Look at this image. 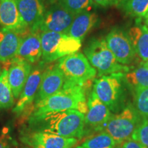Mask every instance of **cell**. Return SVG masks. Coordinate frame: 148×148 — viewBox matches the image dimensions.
Wrapping results in <instances>:
<instances>
[{
    "mask_svg": "<svg viewBox=\"0 0 148 148\" xmlns=\"http://www.w3.org/2000/svg\"><path fill=\"white\" fill-rule=\"evenodd\" d=\"M85 114L77 110L31 115L28 123L31 131L45 132L66 138H79L84 134Z\"/></svg>",
    "mask_w": 148,
    "mask_h": 148,
    "instance_id": "cell-1",
    "label": "cell"
},
{
    "mask_svg": "<svg viewBox=\"0 0 148 148\" xmlns=\"http://www.w3.org/2000/svg\"><path fill=\"white\" fill-rule=\"evenodd\" d=\"M91 84L81 85L64 81L60 91L35 103L31 115H40L66 110H77L86 114L87 111L86 91Z\"/></svg>",
    "mask_w": 148,
    "mask_h": 148,
    "instance_id": "cell-2",
    "label": "cell"
},
{
    "mask_svg": "<svg viewBox=\"0 0 148 148\" xmlns=\"http://www.w3.org/2000/svg\"><path fill=\"white\" fill-rule=\"evenodd\" d=\"M90 64L97 72L98 76L129 71L127 66L120 64L107 47L104 38H92L84 49Z\"/></svg>",
    "mask_w": 148,
    "mask_h": 148,
    "instance_id": "cell-3",
    "label": "cell"
},
{
    "mask_svg": "<svg viewBox=\"0 0 148 148\" xmlns=\"http://www.w3.org/2000/svg\"><path fill=\"white\" fill-rule=\"evenodd\" d=\"M124 74L112 73L95 79L93 91L111 112L117 113L124 107L125 99L122 82Z\"/></svg>",
    "mask_w": 148,
    "mask_h": 148,
    "instance_id": "cell-4",
    "label": "cell"
},
{
    "mask_svg": "<svg viewBox=\"0 0 148 148\" xmlns=\"http://www.w3.org/2000/svg\"><path fill=\"white\" fill-rule=\"evenodd\" d=\"M40 40L43 63H49L77 52L81 47L80 40L62 33L40 32Z\"/></svg>",
    "mask_w": 148,
    "mask_h": 148,
    "instance_id": "cell-5",
    "label": "cell"
},
{
    "mask_svg": "<svg viewBox=\"0 0 148 148\" xmlns=\"http://www.w3.org/2000/svg\"><path fill=\"white\" fill-rule=\"evenodd\" d=\"M142 119L134 106L127 105L111 116L103 131L113 138L116 145H120L131 138Z\"/></svg>",
    "mask_w": 148,
    "mask_h": 148,
    "instance_id": "cell-6",
    "label": "cell"
},
{
    "mask_svg": "<svg viewBox=\"0 0 148 148\" xmlns=\"http://www.w3.org/2000/svg\"><path fill=\"white\" fill-rule=\"evenodd\" d=\"M57 65L63 73L65 81L85 85L91 84L97 71L90 64L86 56L75 52L59 59Z\"/></svg>",
    "mask_w": 148,
    "mask_h": 148,
    "instance_id": "cell-7",
    "label": "cell"
},
{
    "mask_svg": "<svg viewBox=\"0 0 148 148\" xmlns=\"http://www.w3.org/2000/svg\"><path fill=\"white\" fill-rule=\"evenodd\" d=\"M75 15L55 3L45 11L42 19L33 32H52L67 34Z\"/></svg>",
    "mask_w": 148,
    "mask_h": 148,
    "instance_id": "cell-8",
    "label": "cell"
},
{
    "mask_svg": "<svg viewBox=\"0 0 148 148\" xmlns=\"http://www.w3.org/2000/svg\"><path fill=\"white\" fill-rule=\"evenodd\" d=\"M87 106L84 119V134H87L88 132H102L112 115V112L93 90L88 95Z\"/></svg>",
    "mask_w": 148,
    "mask_h": 148,
    "instance_id": "cell-9",
    "label": "cell"
},
{
    "mask_svg": "<svg viewBox=\"0 0 148 148\" xmlns=\"http://www.w3.org/2000/svg\"><path fill=\"white\" fill-rule=\"evenodd\" d=\"M107 47L120 64L132 63L136 54L128 36L121 29L114 27L105 38Z\"/></svg>",
    "mask_w": 148,
    "mask_h": 148,
    "instance_id": "cell-10",
    "label": "cell"
},
{
    "mask_svg": "<svg viewBox=\"0 0 148 148\" xmlns=\"http://www.w3.org/2000/svg\"><path fill=\"white\" fill-rule=\"evenodd\" d=\"M21 139L32 148H72L78 141L75 138H66L52 133L31 130L24 133Z\"/></svg>",
    "mask_w": 148,
    "mask_h": 148,
    "instance_id": "cell-11",
    "label": "cell"
},
{
    "mask_svg": "<svg viewBox=\"0 0 148 148\" xmlns=\"http://www.w3.org/2000/svg\"><path fill=\"white\" fill-rule=\"evenodd\" d=\"M64 81V74L57 64L47 68L42 74L41 83L34 99V104L60 91L63 87Z\"/></svg>",
    "mask_w": 148,
    "mask_h": 148,
    "instance_id": "cell-12",
    "label": "cell"
},
{
    "mask_svg": "<svg viewBox=\"0 0 148 148\" xmlns=\"http://www.w3.org/2000/svg\"><path fill=\"white\" fill-rule=\"evenodd\" d=\"M43 71L41 66H36L29 74L27 82L19 95L17 102L12 111L16 114L23 112L27 108H29L36 98L37 92L41 83Z\"/></svg>",
    "mask_w": 148,
    "mask_h": 148,
    "instance_id": "cell-13",
    "label": "cell"
},
{
    "mask_svg": "<svg viewBox=\"0 0 148 148\" xmlns=\"http://www.w3.org/2000/svg\"><path fill=\"white\" fill-rule=\"evenodd\" d=\"M8 71L9 84L14 97L17 99L32 71V66L27 61L14 57L11 60L10 66Z\"/></svg>",
    "mask_w": 148,
    "mask_h": 148,
    "instance_id": "cell-14",
    "label": "cell"
},
{
    "mask_svg": "<svg viewBox=\"0 0 148 148\" xmlns=\"http://www.w3.org/2000/svg\"><path fill=\"white\" fill-rule=\"evenodd\" d=\"M0 25L8 30L27 31L18 12L16 0H0Z\"/></svg>",
    "mask_w": 148,
    "mask_h": 148,
    "instance_id": "cell-15",
    "label": "cell"
},
{
    "mask_svg": "<svg viewBox=\"0 0 148 148\" xmlns=\"http://www.w3.org/2000/svg\"><path fill=\"white\" fill-rule=\"evenodd\" d=\"M16 3L23 22L33 32L45 12L43 3L41 0H16Z\"/></svg>",
    "mask_w": 148,
    "mask_h": 148,
    "instance_id": "cell-16",
    "label": "cell"
},
{
    "mask_svg": "<svg viewBox=\"0 0 148 148\" xmlns=\"http://www.w3.org/2000/svg\"><path fill=\"white\" fill-rule=\"evenodd\" d=\"M25 32L0 29V62L10 64L16 56L20 43Z\"/></svg>",
    "mask_w": 148,
    "mask_h": 148,
    "instance_id": "cell-17",
    "label": "cell"
},
{
    "mask_svg": "<svg viewBox=\"0 0 148 148\" xmlns=\"http://www.w3.org/2000/svg\"><path fill=\"white\" fill-rule=\"evenodd\" d=\"M42 47L40 33L30 32L22 38L16 58L25 60L29 63H35L41 58Z\"/></svg>",
    "mask_w": 148,
    "mask_h": 148,
    "instance_id": "cell-18",
    "label": "cell"
},
{
    "mask_svg": "<svg viewBox=\"0 0 148 148\" xmlns=\"http://www.w3.org/2000/svg\"><path fill=\"white\" fill-rule=\"evenodd\" d=\"M97 22L98 16L95 13L90 11L80 12L75 15L66 34L82 40Z\"/></svg>",
    "mask_w": 148,
    "mask_h": 148,
    "instance_id": "cell-19",
    "label": "cell"
},
{
    "mask_svg": "<svg viewBox=\"0 0 148 148\" xmlns=\"http://www.w3.org/2000/svg\"><path fill=\"white\" fill-rule=\"evenodd\" d=\"M135 52L142 60L148 61V25L138 24L131 27L127 32Z\"/></svg>",
    "mask_w": 148,
    "mask_h": 148,
    "instance_id": "cell-20",
    "label": "cell"
},
{
    "mask_svg": "<svg viewBox=\"0 0 148 148\" xmlns=\"http://www.w3.org/2000/svg\"><path fill=\"white\" fill-rule=\"evenodd\" d=\"M127 15L144 18L148 12V0H120L118 3Z\"/></svg>",
    "mask_w": 148,
    "mask_h": 148,
    "instance_id": "cell-21",
    "label": "cell"
},
{
    "mask_svg": "<svg viewBox=\"0 0 148 148\" xmlns=\"http://www.w3.org/2000/svg\"><path fill=\"white\" fill-rule=\"evenodd\" d=\"M115 141L104 131L86 138L75 148H115Z\"/></svg>",
    "mask_w": 148,
    "mask_h": 148,
    "instance_id": "cell-22",
    "label": "cell"
},
{
    "mask_svg": "<svg viewBox=\"0 0 148 148\" xmlns=\"http://www.w3.org/2000/svg\"><path fill=\"white\" fill-rule=\"evenodd\" d=\"M8 71L3 69L0 75V110L10 108L14 105V97L8 82Z\"/></svg>",
    "mask_w": 148,
    "mask_h": 148,
    "instance_id": "cell-23",
    "label": "cell"
},
{
    "mask_svg": "<svg viewBox=\"0 0 148 148\" xmlns=\"http://www.w3.org/2000/svg\"><path fill=\"white\" fill-rule=\"evenodd\" d=\"M125 82L135 89L139 87H148V69L143 65L138 66L123 75Z\"/></svg>",
    "mask_w": 148,
    "mask_h": 148,
    "instance_id": "cell-24",
    "label": "cell"
},
{
    "mask_svg": "<svg viewBox=\"0 0 148 148\" xmlns=\"http://www.w3.org/2000/svg\"><path fill=\"white\" fill-rule=\"evenodd\" d=\"M56 3L75 15L84 11H89L94 5L92 0H58Z\"/></svg>",
    "mask_w": 148,
    "mask_h": 148,
    "instance_id": "cell-25",
    "label": "cell"
},
{
    "mask_svg": "<svg viewBox=\"0 0 148 148\" xmlns=\"http://www.w3.org/2000/svg\"><path fill=\"white\" fill-rule=\"evenodd\" d=\"M134 107L142 117L148 119V87L135 88Z\"/></svg>",
    "mask_w": 148,
    "mask_h": 148,
    "instance_id": "cell-26",
    "label": "cell"
},
{
    "mask_svg": "<svg viewBox=\"0 0 148 148\" xmlns=\"http://www.w3.org/2000/svg\"><path fill=\"white\" fill-rule=\"evenodd\" d=\"M131 138L136 140L138 143L148 148V119L146 118L142 119L137 128L132 135Z\"/></svg>",
    "mask_w": 148,
    "mask_h": 148,
    "instance_id": "cell-27",
    "label": "cell"
},
{
    "mask_svg": "<svg viewBox=\"0 0 148 148\" xmlns=\"http://www.w3.org/2000/svg\"><path fill=\"white\" fill-rule=\"evenodd\" d=\"M121 148H147L145 146L138 143L136 140L130 138L125 140L121 145Z\"/></svg>",
    "mask_w": 148,
    "mask_h": 148,
    "instance_id": "cell-28",
    "label": "cell"
},
{
    "mask_svg": "<svg viewBox=\"0 0 148 148\" xmlns=\"http://www.w3.org/2000/svg\"><path fill=\"white\" fill-rule=\"evenodd\" d=\"M92 1L94 3V4L103 7H106L117 4L120 1V0H92Z\"/></svg>",
    "mask_w": 148,
    "mask_h": 148,
    "instance_id": "cell-29",
    "label": "cell"
},
{
    "mask_svg": "<svg viewBox=\"0 0 148 148\" xmlns=\"http://www.w3.org/2000/svg\"><path fill=\"white\" fill-rule=\"evenodd\" d=\"M0 148H8V143L5 141V140L1 139L0 138Z\"/></svg>",
    "mask_w": 148,
    "mask_h": 148,
    "instance_id": "cell-30",
    "label": "cell"
},
{
    "mask_svg": "<svg viewBox=\"0 0 148 148\" xmlns=\"http://www.w3.org/2000/svg\"><path fill=\"white\" fill-rule=\"evenodd\" d=\"M144 18H145V22L146 23H147V25H148V12H147V14H145V16H144Z\"/></svg>",
    "mask_w": 148,
    "mask_h": 148,
    "instance_id": "cell-31",
    "label": "cell"
},
{
    "mask_svg": "<svg viewBox=\"0 0 148 148\" xmlns=\"http://www.w3.org/2000/svg\"><path fill=\"white\" fill-rule=\"evenodd\" d=\"M48 1H49V2L51 3H56L58 0H48Z\"/></svg>",
    "mask_w": 148,
    "mask_h": 148,
    "instance_id": "cell-32",
    "label": "cell"
},
{
    "mask_svg": "<svg viewBox=\"0 0 148 148\" xmlns=\"http://www.w3.org/2000/svg\"><path fill=\"white\" fill-rule=\"evenodd\" d=\"M143 65L144 66H145V67L147 68V69H148V61H147V62H145V63H143Z\"/></svg>",
    "mask_w": 148,
    "mask_h": 148,
    "instance_id": "cell-33",
    "label": "cell"
},
{
    "mask_svg": "<svg viewBox=\"0 0 148 148\" xmlns=\"http://www.w3.org/2000/svg\"><path fill=\"white\" fill-rule=\"evenodd\" d=\"M1 72H2V69H1V66H0V75H1Z\"/></svg>",
    "mask_w": 148,
    "mask_h": 148,
    "instance_id": "cell-34",
    "label": "cell"
}]
</instances>
